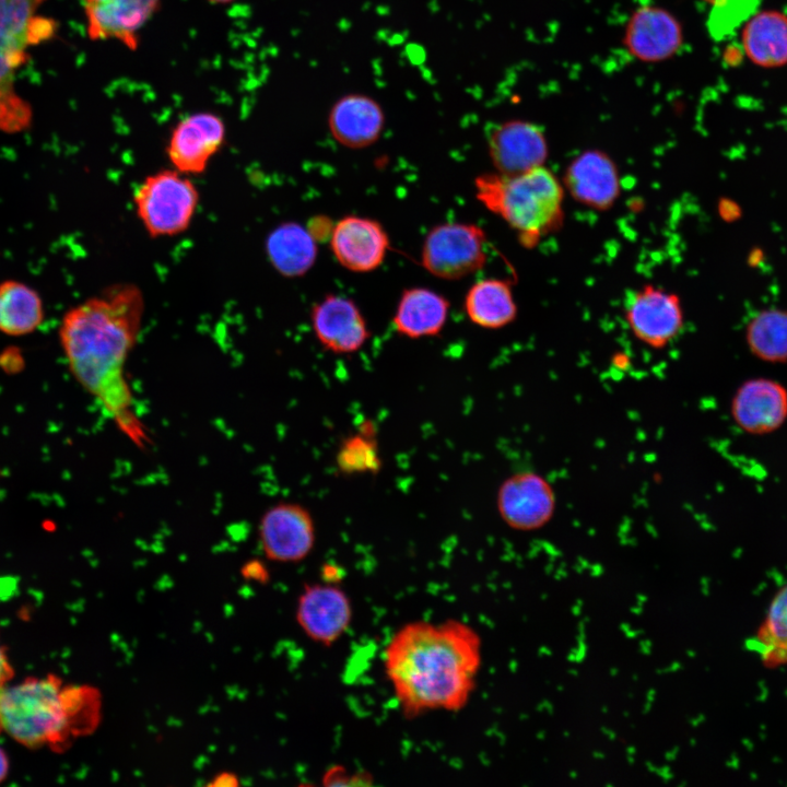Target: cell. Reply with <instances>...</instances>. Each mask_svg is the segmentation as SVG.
Masks as SVG:
<instances>
[{"mask_svg": "<svg viewBox=\"0 0 787 787\" xmlns=\"http://www.w3.org/2000/svg\"><path fill=\"white\" fill-rule=\"evenodd\" d=\"M143 313L141 290L119 283L70 308L59 330L72 375L139 447H144L149 438L134 412L126 364L138 340Z\"/></svg>", "mask_w": 787, "mask_h": 787, "instance_id": "6da1fadb", "label": "cell"}, {"mask_svg": "<svg viewBox=\"0 0 787 787\" xmlns=\"http://www.w3.org/2000/svg\"><path fill=\"white\" fill-rule=\"evenodd\" d=\"M383 657L402 715L413 719L466 707L481 668L482 643L478 632L463 621L420 620L400 627Z\"/></svg>", "mask_w": 787, "mask_h": 787, "instance_id": "7a4b0ae2", "label": "cell"}, {"mask_svg": "<svg viewBox=\"0 0 787 787\" xmlns=\"http://www.w3.org/2000/svg\"><path fill=\"white\" fill-rule=\"evenodd\" d=\"M99 712L95 689L66 685L54 674L0 689L2 730L32 749L63 750L74 738L95 729Z\"/></svg>", "mask_w": 787, "mask_h": 787, "instance_id": "3957f363", "label": "cell"}, {"mask_svg": "<svg viewBox=\"0 0 787 787\" xmlns=\"http://www.w3.org/2000/svg\"><path fill=\"white\" fill-rule=\"evenodd\" d=\"M478 200L502 218L527 244L562 220L563 188L543 166L522 174H483L474 180Z\"/></svg>", "mask_w": 787, "mask_h": 787, "instance_id": "277c9868", "label": "cell"}, {"mask_svg": "<svg viewBox=\"0 0 787 787\" xmlns=\"http://www.w3.org/2000/svg\"><path fill=\"white\" fill-rule=\"evenodd\" d=\"M46 0H0V130L14 133L32 122L31 105L17 93V71L33 47L31 25Z\"/></svg>", "mask_w": 787, "mask_h": 787, "instance_id": "5b68a950", "label": "cell"}, {"mask_svg": "<svg viewBox=\"0 0 787 787\" xmlns=\"http://www.w3.org/2000/svg\"><path fill=\"white\" fill-rule=\"evenodd\" d=\"M137 215L153 237L184 233L195 216L199 191L191 179L177 169H162L146 176L133 193Z\"/></svg>", "mask_w": 787, "mask_h": 787, "instance_id": "8992f818", "label": "cell"}, {"mask_svg": "<svg viewBox=\"0 0 787 787\" xmlns=\"http://www.w3.org/2000/svg\"><path fill=\"white\" fill-rule=\"evenodd\" d=\"M486 235L471 223H443L426 234L421 250L424 269L443 280H459L486 261Z\"/></svg>", "mask_w": 787, "mask_h": 787, "instance_id": "52a82bcc", "label": "cell"}, {"mask_svg": "<svg viewBox=\"0 0 787 787\" xmlns=\"http://www.w3.org/2000/svg\"><path fill=\"white\" fill-rule=\"evenodd\" d=\"M496 507L512 529L535 531L543 528L556 510L552 484L540 473L522 470L508 475L498 486Z\"/></svg>", "mask_w": 787, "mask_h": 787, "instance_id": "ba28073f", "label": "cell"}, {"mask_svg": "<svg viewBox=\"0 0 787 787\" xmlns=\"http://www.w3.org/2000/svg\"><path fill=\"white\" fill-rule=\"evenodd\" d=\"M624 317L633 336L653 349L666 348L683 328L680 298L650 284L626 296Z\"/></svg>", "mask_w": 787, "mask_h": 787, "instance_id": "9c48e42d", "label": "cell"}, {"mask_svg": "<svg viewBox=\"0 0 787 787\" xmlns=\"http://www.w3.org/2000/svg\"><path fill=\"white\" fill-rule=\"evenodd\" d=\"M258 536L267 559L278 563H297L313 551L316 528L307 508L297 503L282 502L265 512Z\"/></svg>", "mask_w": 787, "mask_h": 787, "instance_id": "30bf717a", "label": "cell"}, {"mask_svg": "<svg viewBox=\"0 0 787 787\" xmlns=\"http://www.w3.org/2000/svg\"><path fill=\"white\" fill-rule=\"evenodd\" d=\"M295 616L310 641L329 647L350 629L353 608L350 597L339 586L306 584L298 596Z\"/></svg>", "mask_w": 787, "mask_h": 787, "instance_id": "8fae6325", "label": "cell"}, {"mask_svg": "<svg viewBox=\"0 0 787 787\" xmlns=\"http://www.w3.org/2000/svg\"><path fill=\"white\" fill-rule=\"evenodd\" d=\"M730 414L735 424L747 434H771L787 421V388L773 378H749L733 392Z\"/></svg>", "mask_w": 787, "mask_h": 787, "instance_id": "7c38bea8", "label": "cell"}, {"mask_svg": "<svg viewBox=\"0 0 787 787\" xmlns=\"http://www.w3.org/2000/svg\"><path fill=\"white\" fill-rule=\"evenodd\" d=\"M224 121L212 113H196L173 129L166 153L171 164L186 175L203 173L225 141Z\"/></svg>", "mask_w": 787, "mask_h": 787, "instance_id": "4fadbf2b", "label": "cell"}, {"mask_svg": "<svg viewBox=\"0 0 787 787\" xmlns=\"http://www.w3.org/2000/svg\"><path fill=\"white\" fill-rule=\"evenodd\" d=\"M488 149L496 173L513 176L542 166L548 143L541 127L513 119L494 126L489 132Z\"/></svg>", "mask_w": 787, "mask_h": 787, "instance_id": "5bb4252c", "label": "cell"}, {"mask_svg": "<svg viewBox=\"0 0 787 787\" xmlns=\"http://www.w3.org/2000/svg\"><path fill=\"white\" fill-rule=\"evenodd\" d=\"M160 3L161 0H82L86 35L94 42L115 39L136 50L140 30Z\"/></svg>", "mask_w": 787, "mask_h": 787, "instance_id": "9a60e30c", "label": "cell"}, {"mask_svg": "<svg viewBox=\"0 0 787 787\" xmlns=\"http://www.w3.org/2000/svg\"><path fill=\"white\" fill-rule=\"evenodd\" d=\"M334 258L353 272H371L386 258L390 247L384 226L376 220L346 215L339 220L330 234Z\"/></svg>", "mask_w": 787, "mask_h": 787, "instance_id": "2e32d148", "label": "cell"}, {"mask_svg": "<svg viewBox=\"0 0 787 787\" xmlns=\"http://www.w3.org/2000/svg\"><path fill=\"white\" fill-rule=\"evenodd\" d=\"M623 43L629 52L644 62H659L676 55L683 43L679 20L667 9L643 5L631 15Z\"/></svg>", "mask_w": 787, "mask_h": 787, "instance_id": "e0dca14e", "label": "cell"}, {"mask_svg": "<svg viewBox=\"0 0 787 787\" xmlns=\"http://www.w3.org/2000/svg\"><path fill=\"white\" fill-rule=\"evenodd\" d=\"M310 320L319 343L337 354L359 351L371 334L356 304L336 294L326 295L313 306Z\"/></svg>", "mask_w": 787, "mask_h": 787, "instance_id": "ac0fdd59", "label": "cell"}, {"mask_svg": "<svg viewBox=\"0 0 787 787\" xmlns=\"http://www.w3.org/2000/svg\"><path fill=\"white\" fill-rule=\"evenodd\" d=\"M564 180L576 201L597 210L609 209L620 193L616 166L599 150H588L575 157Z\"/></svg>", "mask_w": 787, "mask_h": 787, "instance_id": "d6986e66", "label": "cell"}, {"mask_svg": "<svg viewBox=\"0 0 787 787\" xmlns=\"http://www.w3.org/2000/svg\"><path fill=\"white\" fill-rule=\"evenodd\" d=\"M333 139L349 149H363L375 143L385 127L380 104L371 96L348 94L340 97L328 115Z\"/></svg>", "mask_w": 787, "mask_h": 787, "instance_id": "ffe728a7", "label": "cell"}, {"mask_svg": "<svg viewBox=\"0 0 787 787\" xmlns=\"http://www.w3.org/2000/svg\"><path fill=\"white\" fill-rule=\"evenodd\" d=\"M448 299L426 287L403 290L392 324L398 333L418 339L437 336L444 328L448 312Z\"/></svg>", "mask_w": 787, "mask_h": 787, "instance_id": "44dd1931", "label": "cell"}, {"mask_svg": "<svg viewBox=\"0 0 787 787\" xmlns=\"http://www.w3.org/2000/svg\"><path fill=\"white\" fill-rule=\"evenodd\" d=\"M265 247L272 267L287 278L305 274L317 258L316 239L307 228L295 222H284L274 227Z\"/></svg>", "mask_w": 787, "mask_h": 787, "instance_id": "7402d4cb", "label": "cell"}, {"mask_svg": "<svg viewBox=\"0 0 787 787\" xmlns=\"http://www.w3.org/2000/svg\"><path fill=\"white\" fill-rule=\"evenodd\" d=\"M742 46L757 66L775 68L787 63V15L765 10L752 16L742 31Z\"/></svg>", "mask_w": 787, "mask_h": 787, "instance_id": "603a6c76", "label": "cell"}, {"mask_svg": "<svg viewBox=\"0 0 787 787\" xmlns=\"http://www.w3.org/2000/svg\"><path fill=\"white\" fill-rule=\"evenodd\" d=\"M465 310L469 319L486 329H500L517 316L510 284L501 279H484L474 283L466 294Z\"/></svg>", "mask_w": 787, "mask_h": 787, "instance_id": "cb8c5ba5", "label": "cell"}, {"mask_svg": "<svg viewBox=\"0 0 787 787\" xmlns=\"http://www.w3.org/2000/svg\"><path fill=\"white\" fill-rule=\"evenodd\" d=\"M43 319V302L35 290L14 280L0 284L1 332L14 337L24 336L36 330Z\"/></svg>", "mask_w": 787, "mask_h": 787, "instance_id": "d4e9b609", "label": "cell"}, {"mask_svg": "<svg viewBox=\"0 0 787 787\" xmlns=\"http://www.w3.org/2000/svg\"><path fill=\"white\" fill-rule=\"evenodd\" d=\"M752 647L766 668L787 665V583L771 600L767 612L752 638Z\"/></svg>", "mask_w": 787, "mask_h": 787, "instance_id": "484cf974", "label": "cell"}, {"mask_svg": "<svg viewBox=\"0 0 787 787\" xmlns=\"http://www.w3.org/2000/svg\"><path fill=\"white\" fill-rule=\"evenodd\" d=\"M745 339L759 360L787 362V313L771 309L755 315L748 324Z\"/></svg>", "mask_w": 787, "mask_h": 787, "instance_id": "4316f807", "label": "cell"}, {"mask_svg": "<svg viewBox=\"0 0 787 787\" xmlns=\"http://www.w3.org/2000/svg\"><path fill=\"white\" fill-rule=\"evenodd\" d=\"M341 471L348 473L376 471L380 466L376 444L366 435H354L345 439L337 455Z\"/></svg>", "mask_w": 787, "mask_h": 787, "instance_id": "83f0119b", "label": "cell"}, {"mask_svg": "<svg viewBox=\"0 0 787 787\" xmlns=\"http://www.w3.org/2000/svg\"><path fill=\"white\" fill-rule=\"evenodd\" d=\"M367 774H346L344 768H331L324 776L325 785H366L369 784Z\"/></svg>", "mask_w": 787, "mask_h": 787, "instance_id": "f1b7e54d", "label": "cell"}, {"mask_svg": "<svg viewBox=\"0 0 787 787\" xmlns=\"http://www.w3.org/2000/svg\"><path fill=\"white\" fill-rule=\"evenodd\" d=\"M242 576L251 582L265 584L269 580V572L262 562L252 560L242 567Z\"/></svg>", "mask_w": 787, "mask_h": 787, "instance_id": "f546056e", "label": "cell"}, {"mask_svg": "<svg viewBox=\"0 0 787 787\" xmlns=\"http://www.w3.org/2000/svg\"><path fill=\"white\" fill-rule=\"evenodd\" d=\"M239 778L238 776L228 771H223L218 773L215 776L212 777V779L208 783V786L210 787H236L238 786Z\"/></svg>", "mask_w": 787, "mask_h": 787, "instance_id": "4dcf8cb0", "label": "cell"}, {"mask_svg": "<svg viewBox=\"0 0 787 787\" xmlns=\"http://www.w3.org/2000/svg\"><path fill=\"white\" fill-rule=\"evenodd\" d=\"M13 677V669L10 665L4 649L0 645V689L10 681Z\"/></svg>", "mask_w": 787, "mask_h": 787, "instance_id": "1f68e13d", "label": "cell"}, {"mask_svg": "<svg viewBox=\"0 0 787 787\" xmlns=\"http://www.w3.org/2000/svg\"><path fill=\"white\" fill-rule=\"evenodd\" d=\"M612 363H613L614 367L620 371L627 369L630 366L629 357L626 355H624L623 353L614 355Z\"/></svg>", "mask_w": 787, "mask_h": 787, "instance_id": "d6a6232c", "label": "cell"}, {"mask_svg": "<svg viewBox=\"0 0 787 787\" xmlns=\"http://www.w3.org/2000/svg\"><path fill=\"white\" fill-rule=\"evenodd\" d=\"M9 772V760L4 751L0 748V783L7 777Z\"/></svg>", "mask_w": 787, "mask_h": 787, "instance_id": "836d02e7", "label": "cell"}, {"mask_svg": "<svg viewBox=\"0 0 787 787\" xmlns=\"http://www.w3.org/2000/svg\"><path fill=\"white\" fill-rule=\"evenodd\" d=\"M208 1H210V2H212V3H227V2H231V1H234V0H208Z\"/></svg>", "mask_w": 787, "mask_h": 787, "instance_id": "e575fe53", "label": "cell"}, {"mask_svg": "<svg viewBox=\"0 0 787 787\" xmlns=\"http://www.w3.org/2000/svg\"><path fill=\"white\" fill-rule=\"evenodd\" d=\"M2 730L1 723H0V731Z\"/></svg>", "mask_w": 787, "mask_h": 787, "instance_id": "d590c367", "label": "cell"}]
</instances>
